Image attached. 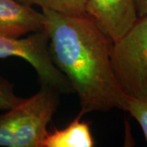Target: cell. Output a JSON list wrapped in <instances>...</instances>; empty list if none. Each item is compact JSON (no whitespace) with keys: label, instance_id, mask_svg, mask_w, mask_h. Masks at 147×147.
Instances as JSON below:
<instances>
[{"label":"cell","instance_id":"obj_1","mask_svg":"<svg viewBox=\"0 0 147 147\" xmlns=\"http://www.w3.org/2000/svg\"><path fill=\"white\" fill-rule=\"evenodd\" d=\"M48 49L55 66L79 96V114L124 110L127 96L110 63L111 39L87 14L42 9Z\"/></svg>","mask_w":147,"mask_h":147},{"label":"cell","instance_id":"obj_2","mask_svg":"<svg viewBox=\"0 0 147 147\" xmlns=\"http://www.w3.org/2000/svg\"><path fill=\"white\" fill-rule=\"evenodd\" d=\"M59 105L57 91L42 85L31 97L0 115V146L42 147Z\"/></svg>","mask_w":147,"mask_h":147},{"label":"cell","instance_id":"obj_3","mask_svg":"<svg viewBox=\"0 0 147 147\" xmlns=\"http://www.w3.org/2000/svg\"><path fill=\"white\" fill-rule=\"evenodd\" d=\"M110 57L123 94L147 98V16L137 17L124 34L111 42Z\"/></svg>","mask_w":147,"mask_h":147},{"label":"cell","instance_id":"obj_4","mask_svg":"<svg viewBox=\"0 0 147 147\" xmlns=\"http://www.w3.org/2000/svg\"><path fill=\"white\" fill-rule=\"evenodd\" d=\"M48 44L45 30L35 32L25 38L0 36V59L21 58L35 69L42 85L61 92H70L73 89L69 81L51 59Z\"/></svg>","mask_w":147,"mask_h":147},{"label":"cell","instance_id":"obj_5","mask_svg":"<svg viewBox=\"0 0 147 147\" xmlns=\"http://www.w3.org/2000/svg\"><path fill=\"white\" fill-rule=\"evenodd\" d=\"M86 13L112 42L124 34L137 19L133 0H87Z\"/></svg>","mask_w":147,"mask_h":147},{"label":"cell","instance_id":"obj_6","mask_svg":"<svg viewBox=\"0 0 147 147\" xmlns=\"http://www.w3.org/2000/svg\"><path fill=\"white\" fill-rule=\"evenodd\" d=\"M46 18L31 6L16 0H0V36L17 38L44 30Z\"/></svg>","mask_w":147,"mask_h":147},{"label":"cell","instance_id":"obj_7","mask_svg":"<svg viewBox=\"0 0 147 147\" xmlns=\"http://www.w3.org/2000/svg\"><path fill=\"white\" fill-rule=\"evenodd\" d=\"M79 114L68 126L55 129L45 136L42 147H92L95 143L89 124L81 121Z\"/></svg>","mask_w":147,"mask_h":147},{"label":"cell","instance_id":"obj_8","mask_svg":"<svg viewBox=\"0 0 147 147\" xmlns=\"http://www.w3.org/2000/svg\"><path fill=\"white\" fill-rule=\"evenodd\" d=\"M27 5H38L64 14L79 15L86 13L87 0H16Z\"/></svg>","mask_w":147,"mask_h":147},{"label":"cell","instance_id":"obj_9","mask_svg":"<svg viewBox=\"0 0 147 147\" xmlns=\"http://www.w3.org/2000/svg\"><path fill=\"white\" fill-rule=\"evenodd\" d=\"M140 124L147 142V98H132L127 96L124 110Z\"/></svg>","mask_w":147,"mask_h":147},{"label":"cell","instance_id":"obj_10","mask_svg":"<svg viewBox=\"0 0 147 147\" xmlns=\"http://www.w3.org/2000/svg\"><path fill=\"white\" fill-rule=\"evenodd\" d=\"M24 98L16 96L14 85L8 80L0 77V110H7L19 105Z\"/></svg>","mask_w":147,"mask_h":147},{"label":"cell","instance_id":"obj_11","mask_svg":"<svg viewBox=\"0 0 147 147\" xmlns=\"http://www.w3.org/2000/svg\"><path fill=\"white\" fill-rule=\"evenodd\" d=\"M137 17L147 16V0H133Z\"/></svg>","mask_w":147,"mask_h":147}]
</instances>
